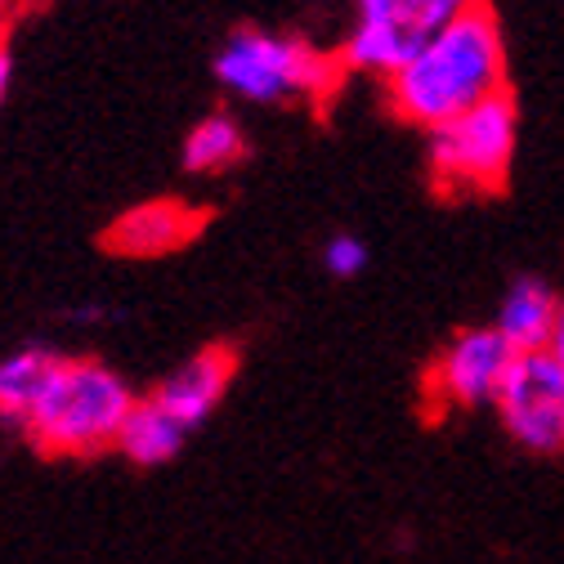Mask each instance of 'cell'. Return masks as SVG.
<instances>
[{"label":"cell","instance_id":"cell-12","mask_svg":"<svg viewBox=\"0 0 564 564\" xmlns=\"http://www.w3.org/2000/svg\"><path fill=\"white\" fill-rule=\"evenodd\" d=\"M188 435H193L188 426H180V421H175L153 394H144V399H134V408H130V416H126V426H121V435H117V453H121L130 466L153 470V466L175 462V457L184 453Z\"/></svg>","mask_w":564,"mask_h":564},{"label":"cell","instance_id":"cell-4","mask_svg":"<svg viewBox=\"0 0 564 564\" xmlns=\"http://www.w3.org/2000/svg\"><path fill=\"white\" fill-rule=\"evenodd\" d=\"M475 6L484 0H345L349 19L336 41L340 73L386 82L431 36H440Z\"/></svg>","mask_w":564,"mask_h":564},{"label":"cell","instance_id":"cell-5","mask_svg":"<svg viewBox=\"0 0 564 564\" xmlns=\"http://www.w3.org/2000/svg\"><path fill=\"white\" fill-rule=\"evenodd\" d=\"M520 144V108L511 95L484 99L479 108L426 130V171L448 193H492L502 188Z\"/></svg>","mask_w":564,"mask_h":564},{"label":"cell","instance_id":"cell-10","mask_svg":"<svg viewBox=\"0 0 564 564\" xmlns=\"http://www.w3.org/2000/svg\"><path fill=\"white\" fill-rule=\"evenodd\" d=\"M560 292L538 273H520L511 278V288L498 301V314H492V332H498L516 355H529V349H546L555 318H560Z\"/></svg>","mask_w":564,"mask_h":564},{"label":"cell","instance_id":"cell-9","mask_svg":"<svg viewBox=\"0 0 564 564\" xmlns=\"http://www.w3.org/2000/svg\"><path fill=\"white\" fill-rule=\"evenodd\" d=\"M197 229H202L197 206H188L180 197H153V202L121 210L108 229V247L130 260H162V256L180 251L184 242H193Z\"/></svg>","mask_w":564,"mask_h":564},{"label":"cell","instance_id":"cell-17","mask_svg":"<svg viewBox=\"0 0 564 564\" xmlns=\"http://www.w3.org/2000/svg\"><path fill=\"white\" fill-rule=\"evenodd\" d=\"M551 355H555V364L564 368V301H560V318H555V332H551Z\"/></svg>","mask_w":564,"mask_h":564},{"label":"cell","instance_id":"cell-16","mask_svg":"<svg viewBox=\"0 0 564 564\" xmlns=\"http://www.w3.org/2000/svg\"><path fill=\"white\" fill-rule=\"evenodd\" d=\"M10 90H14V50L6 36H0V108H6Z\"/></svg>","mask_w":564,"mask_h":564},{"label":"cell","instance_id":"cell-14","mask_svg":"<svg viewBox=\"0 0 564 564\" xmlns=\"http://www.w3.org/2000/svg\"><path fill=\"white\" fill-rule=\"evenodd\" d=\"M318 264H323V273L336 278V282H355V278L368 273V264H372V247H368L359 234L340 229V234L323 238V247H318Z\"/></svg>","mask_w":564,"mask_h":564},{"label":"cell","instance_id":"cell-13","mask_svg":"<svg viewBox=\"0 0 564 564\" xmlns=\"http://www.w3.org/2000/svg\"><path fill=\"white\" fill-rule=\"evenodd\" d=\"M247 158V130L234 112H206L188 126L180 162L188 175H225Z\"/></svg>","mask_w":564,"mask_h":564},{"label":"cell","instance_id":"cell-6","mask_svg":"<svg viewBox=\"0 0 564 564\" xmlns=\"http://www.w3.org/2000/svg\"><path fill=\"white\" fill-rule=\"evenodd\" d=\"M492 412L524 453H564V368L551 349H529L511 359Z\"/></svg>","mask_w":564,"mask_h":564},{"label":"cell","instance_id":"cell-3","mask_svg":"<svg viewBox=\"0 0 564 564\" xmlns=\"http://www.w3.org/2000/svg\"><path fill=\"white\" fill-rule=\"evenodd\" d=\"M216 86L247 108H292L332 90L340 63L318 41L301 32L238 28L220 41L210 58Z\"/></svg>","mask_w":564,"mask_h":564},{"label":"cell","instance_id":"cell-11","mask_svg":"<svg viewBox=\"0 0 564 564\" xmlns=\"http://www.w3.org/2000/svg\"><path fill=\"white\" fill-rule=\"evenodd\" d=\"M58 359H63V349H54L45 340H28L0 359V426L10 435H28V416L41 399L45 381L54 377Z\"/></svg>","mask_w":564,"mask_h":564},{"label":"cell","instance_id":"cell-7","mask_svg":"<svg viewBox=\"0 0 564 564\" xmlns=\"http://www.w3.org/2000/svg\"><path fill=\"white\" fill-rule=\"evenodd\" d=\"M516 359V349L492 332V323H475L448 336V345L435 355L431 364V399H440L444 408H492L502 390V377Z\"/></svg>","mask_w":564,"mask_h":564},{"label":"cell","instance_id":"cell-8","mask_svg":"<svg viewBox=\"0 0 564 564\" xmlns=\"http://www.w3.org/2000/svg\"><path fill=\"white\" fill-rule=\"evenodd\" d=\"M234 377H238L234 349L210 345V349H197V355H188L171 377H162L158 390H153V399L180 421V426L197 431L202 421L216 416V408L225 403Z\"/></svg>","mask_w":564,"mask_h":564},{"label":"cell","instance_id":"cell-15","mask_svg":"<svg viewBox=\"0 0 564 564\" xmlns=\"http://www.w3.org/2000/svg\"><path fill=\"white\" fill-rule=\"evenodd\" d=\"M117 310L104 305V301H86V305H73L67 310V323H82V327H95V323H112Z\"/></svg>","mask_w":564,"mask_h":564},{"label":"cell","instance_id":"cell-2","mask_svg":"<svg viewBox=\"0 0 564 564\" xmlns=\"http://www.w3.org/2000/svg\"><path fill=\"white\" fill-rule=\"evenodd\" d=\"M134 399V386L104 359L63 355L28 416L23 440L45 457H99L117 448Z\"/></svg>","mask_w":564,"mask_h":564},{"label":"cell","instance_id":"cell-1","mask_svg":"<svg viewBox=\"0 0 564 564\" xmlns=\"http://www.w3.org/2000/svg\"><path fill=\"white\" fill-rule=\"evenodd\" d=\"M498 95H507V36L488 6L453 19L386 77L390 112L416 130H435Z\"/></svg>","mask_w":564,"mask_h":564},{"label":"cell","instance_id":"cell-18","mask_svg":"<svg viewBox=\"0 0 564 564\" xmlns=\"http://www.w3.org/2000/svg\"><path fill=\"white\" fill-rule=\"evenodd\" d=\"M6 19H10V0H0V28H6Z\"/></svg>","mask_w":564,"mask_h":564}]
</instances>
